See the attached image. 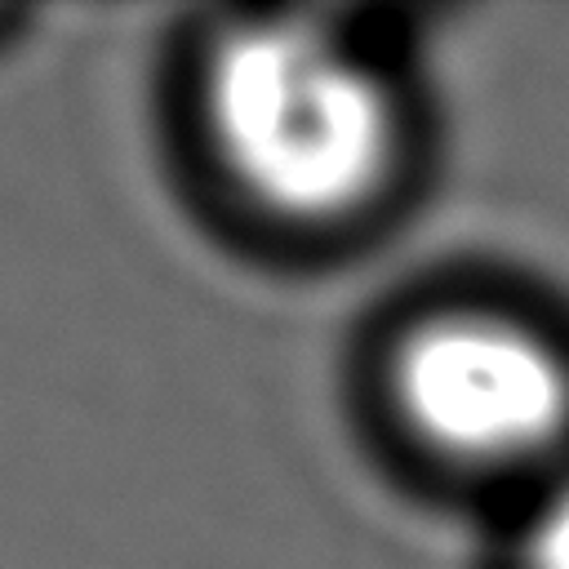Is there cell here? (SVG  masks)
Instances as JSON below:
<instances>
[{"label":"cell","instance_id":"obj_3","mask_svg":"<svg viewBox=\"0 0 569 569\" xmlns=\"http://www.w3.org/2000/svg\"><path fill=\"white\" fill-rule=\"evenodd\" d=\"M516 569H569V467L542 485L520 529Z\"/></svg>","mask_w":569,"mask_h":569},{"label":"cell","instance_id":"obj_1","mask_svg":"<svg viewBox=\"0 0 569 569\" xmlns=\"http://www.w3.org/2000/svg\"><path fill=\"white\" fill-rule=\"evenodd\" d=\"M191 120L227 196L289 231L369 218L409 160V111L391 71L302 13L222 22L196 53Z\"/></svg>","mask_w":569,"mask_h":569},{"label":"cell","instance_id":"obj_4","mask_svg":"<svg viewBox=\"0 0 569 569\" xmlns=\"http://www.w3.org/2000/svg\"><path fill=\"white\" fill-rule=\"evenodd\" d=\"M18 13H9V9H0V40H4V31H9V22H13Z\"/></svg>","mask_w":569,"mask_h":569},{"label":"cell","instance_id":"obj_2","mask_svg":"<svg viewBox=\"0 0 569 569\" xmlns=\"http://www.w3.org/2000/svg\"><path fill=\"white\" fill-rule=\"evenodd\" d=\"M387 400L440 467L542 485L569 467V347L516 311L458 302L405 325Z\"/></svg>","mask_w":569,"mask_h":569}]
</instances>
